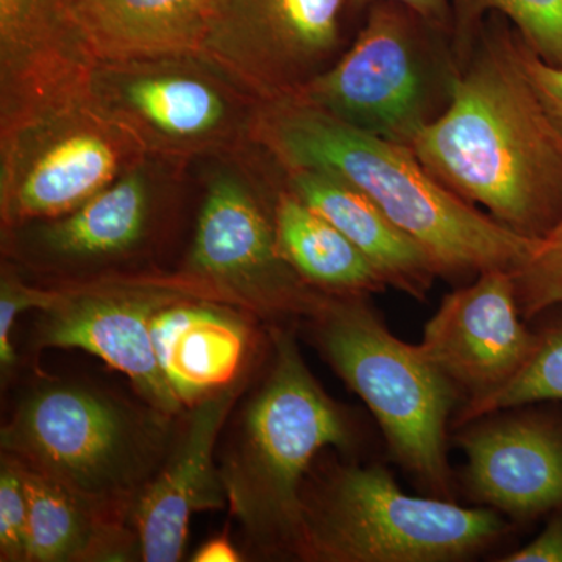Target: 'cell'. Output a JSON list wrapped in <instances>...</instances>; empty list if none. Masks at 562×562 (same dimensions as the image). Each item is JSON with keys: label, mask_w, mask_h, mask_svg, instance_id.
<instances>
[{"label": "cell", "mask_w": 562, "mask_h": 562, "mask_svg": "<svg viewBox=\"0 0 562 562\" xmlns=\"http://www.w3.org/2000/svg\"><path fill=\"white\" fill-rule=\"evenodd\" d=\"M517 35V33H516ZM517 54L532 90L562 140V66L549 65L525 46L517 35Z\"/></svg>", "instance_id": "28"}, {"label": "cell", "mask_w": 562, "mask_h": 562, "mask_svg": "<svg viewBox=\"0 0 562 562\" xmlns=\"http://www.w3.org/2000/svg\"><path fill=\"white\" fill-rule=\"evenodd\" d=\"M450 9L452 46L460 69L492 13L512 22L525 46L541 60L562 66V0H450Z\"/></svg>", "instance_id": "23"}, {"label": "cell", "mask_w": 562, "mask_h": 562, "mask_svg": "<svg viewBox=\"0 0 562 562\" xmlns=\"http://www.w3.org/2000/svg\"><path fill=\"white\" fill-rule=\"evenodd\" d=\"M224 0H76L99 60L201 52Z\"/></svg>", "instance_id": "20"}, {"label": "cell", "mask_w": 562, "mask_h": 562, "mask_svg": "<svg viewBox=\"0 0 562 562\" xmlns=\"http://www.w3.org/2000/svg\"><path fill=\"white\" fill-rule=\"evenodd\" d=\"M277 168V166H276ZM281 183L353 243L387 288L424 301L438 271L419 244L346 180L319 169L277 168Z\"/></svg>", "instance_id": "19"}, {"label": "cell", "mask_w": 562, "mask_h": 562, "mask_svg": "<svg viewBox=\"0 0 562 562\" xmlns=\"http://www.w3.org/2000/svg\"><path fill=\"white\" fill-rule=\"evenodd\" d=\"M255 147L277 168L319 169L364 192L427 251L442 279L513 272L539 241L443 187L406 144L351 127L301 99L262 103Z\"/></svg>", "instance_id": "2"}, {"label": "cell", "mask_w": 562, "mask_h": 562, "mask_svg": "<svg viewBox=\"0 0 562 562\" xmlns=\"http://www.w3.org/2000/svg\"><path fill=\"white\" fill-rule=\"evenodd\" d=\"M272 206L280 254L310 286L327 294L364 297L386 290L382 276L361 250L288 190L280 177Z\"/></svg>", "instance_id": "22"}, {"label": "cell", "mask_w": 562, "mask_h": 562, "mask_svg": "<svg viewBox=\"0 0 562 562\" xmlns=\"http://www.w3.org/2000/svg\"><path fill=\"white\" fill-rule=\"evenodd\" d=\"M171 417L77 382H47L18 403L0 432L3 457L124 522L168 457Z\"/></svg>", "instance_id": "4"}, {"label": "cell", "mask_w": 562, "mask_h": 562, "mask_svg": "<svg viewBox=\"0 0 562 562\" xmlns=\"http://www.w3.org/2000/svg\"><path fill=\"white\" fill-rule=\"evenodd\" d=\"M95 63L76 0H0V133L85 94Z\"/></svg>", "instance_id": "15"}, {"label": "cell", "mask_w": 562, "mask_h": 562, "mask_svg": "<svg viewBox=\"0 0 562 562\" xmlns=\"http://www.w3.org/2000/svg\"><path fill=\"white\" fill-rule=\"evenodd\" d=\"M525 321L562 306V239H539L513 271Z\"/></svg>", "instance_id": "25"}, {"label": "cell", "mask_w": 562, "mask_h": 562, "mask_svg": "<svg viewBox=\"0 0 562 562\" xmlns=\"http://www.w3.org/2000/svg\"><path fill=\"white\" fill-rule=\"evenodd\" d=\"M27 522V495L20 464L3 457L0 465V561H25Z\"/></svg>", "instance_id": "27"}, {"label": "cell", "mask_w": 562, "mask_h": 562, "mask_svg": "<svg viewBox=\"0 0 562 562\" xmlns=\"http://www.w3.org/2000/svg\"><path fill=\"white\" fill-rule=\"evenodd\" d=\"M458 74L452 33L401 2L379 0L338 60L294 99L412 146L449 105Z\"/></svg>", "instance_id": "8"}, {"label": "cell", "mask_w": 562, "mask_h": 562, "mask_svg": "<svg viewBox=\"0 0 562 562\" xmlns=\"http://www.w3.org/2000/svg\"><path fill=\"white\" fill-rule=\"evenodd\" d=\"M57 288V299L40 312L36 324L35 342L41 349L88 351L124 373L150 408L171 419L180 416L184 406L161 371L151 322L183 299H224L181 271L105 273Z\"/></svg>", "instance_id": "11"}, {"label": "cell", "mask_w": 562, "mask_h": 562, "mask_svg": "<svg viewBox=\"0 0 562 562\" xmlns=\"http://www.w3.org/2000/svg\"><path fill=\"white\" fill-rule=\"evenodd\" d=\"M244 157V155H243ZM222 158L205 177V192L181 272L231 305L265 319H306L327 292L310 286L280 254L273 222V188Z\"/></svg>", "instance_id": "9"}, {"label": "cell", "mask_w": 562, "mask_h": 562, "mask_svg": "<svg viewBox=\"0 0 562 562\" xmlns=\"http://www.w3.org/2000/svg\"><path fill=\"white\" fill-rule=\"evenodd\" d=\"M546 239H562V220L560 224L557 225V228Z\"/></svg>", "instance_id": "32"}, {"label": "cell", "mask_w": 562, "mask_h": 562, "mask_svg": "<svg viewBox=\"0 0 562 562\" xmlns=\"http://www.w3.org/2000/svg\"><path fill=\"white\" fill-rule=\"evenodd\" d=\"M409 147L443 187L509 231L546 239L562 220V140L502 16L484 22L449 105Z\"/></svg>", "instance_id": "1"}, {"label": "cell", "mask_w": 562, "mask_h": 562, "mask_svg": "<svg viewBox=\"0 0 562 562\" xmlns=\"http://www.w3.org/2000/svg\"><path fill=\"white\" fill-rule=\"evenodd\" d=\"M172 162L146 157L79 209L3 232L18 260L40 271L101 268L132 257L161 216L162 179Z\"/></svg>", "instance_id": "13"}, {"label": "cell", "mask_w": 562, "mask_h": 562, "mask_svg": "<svg viewBox=\"0 0 562 562\" xmlns=\"http://www.w3.org/2000/svg\"><path fill=\"white\" fill-rule=\"evenodd\" d=\"M502 532L490 508L406 494L382 465H336L310 494L303 491L290 552L316 562H449Z\"/></svg>", "instance_id": "6"}, {"label": "cell", "mask_w": 562, "mask_h": 562, "mask_svg": "<svg viewBox=\"0 0 562 562\" xmlns=\"http://www.w3.org/2000/svg\"><path fill=\"white\" fill-rule=\"evenodd\" d=\"M379 0H351L355 7H369ZM403 5L417 11L422 18L430 21L431 24L438 25L443 31L452 33V9H450V0H394Z\"/></svg>", "instance_id": "30"}, {"label": "cell", "mask_w": 562, "mask_h": 562, "mask_svg": "<svg viewBox=\"0 0 562 562\" xmlns=\"http://www.w3.org/2000/svg\"><path fill=\"white\" fill-rule=\"evenodd\" d=\"M20 468L29 505L25 561H127L131 547L138 550V539L127 535L120 520L109 519L46 476Z\"/></svg>", "instance_id": "21"}, {"label": "cell", "mask_w": 562, "mask_h": 562, "mask_svg": "<svg viewBox=\"0 0 562 562\" xmlns=\"http://www.w3.org/2000/svg\"><path fill=\"white\" fill-rule=\"evenodd\" d=\"M243 308L214 299H183L151 322L155 353L184 408L238 379L251 349L250 322Z\"/></svg>", "instance_id": "18"}, {"label": "cell", "mask_w": 562, "mask_h": 562, "mask_svg": "<svg viewBox=\"0 0 562 562\" xmlns=\"http://www.w3.org/2000/svg\"><path fill=\"white\" fill-rule=\"evenodd\" d=\"M536 342L538 333L520 313L513 272L492 269L442 299L419 346L469 403L505 386Z\"/></svg>", "instance_id": "14"}, {"label": "cell", "mask_w": 562, "mask_h": 562, "mask_svg": "<svg viewBox=\"0 0 562 562\" xmlns=\"http://www.w3.org/2000/svg\"><path fill=\"white\" fill-rule=\"evenodd\" d=\"M536 333L538 342L524 368L501 390L480 401L464 403L457 416L458 425L506 409L562 403V319Z\"/></svg>", "instance_id": "24"}, {"label": "cell", "mask_w": 562, "mask_h": 562, "mask_svg": "<svg viewBox=\"0 0 562 562\" xmlns=\"http://www.w3.org/2000/svg\"><path fill=\"white\" fill-rule=\"evenodd\" d=\"M268 375L239 414L220 468L233 516L262 549H291L314 458L353 441L346 413L314 379L294 336L271 333Z\"/></svg>", "instance_id": "3"}, {"label": "cell", "mask_w": 562, "mask_h": 562, "mask_svg": "<svg viewBox=\"0 0 562 562\" xmlns=\"http://www.w3.org/2000/svg\"><path fill=\"white\" fill-rule=\"evenodd\" d=\"M192 561L195 562H238L243 561L241 553L236 550L227 535L216 536L203 543L201 549L194 553Z\"/></svg>", "instance_id": "31"}, {"label": "cell", "mask_w": 562, "mask_h": 562, "mask_svg": "<svg viewBox=\"0 0 562 562\" xmlns=\"http://www.w3.org/2000/svg\"><path fill=\"white\" fill-rule=\"evenodd\" d=\"M321 353L366 403L392 457L435 497H452L447 422L457 387L420 349L392 335L364 295H325L305 319Z\"/></svg>", "instance_id": "5"}, {"label": "cell", "mask_w": 562, "mask_h": 562, "mask_svg": "<svg viewBox=\"0 0 562 562\" xmlns=\"http://www.w3.org/2000/svg\"><path fill=\"white\" fill-rule=\"evenodd\" d=\"M503 562H562V508L550 514L546 528L531 542L502 558Z\"/></svg>", "instance_id": "29"}, {"label": "cell", "mask_w": 562, "mask_h": 562, "mask_svg": "<svg viewBox=\"0 0 562 562\" xmlns=\"http://www.w3.org/2000/svg\"><path fill=\"white\" fill-rule=\"evenodd\" d=\"M244 382L239 375L188 408L168 457L136 498L128 517L140 560L180 561L192 514L224 508L228 502L214 453Z\"/></svg>", "instance_id": "16"}, {"label": "cell", "mask_w": 562, "mask_h": 562, "mask_svg": "<svg viewBox=\"0 0 562 562\" xmlns=\"http://www.w3.org/2000/svg\"><path fill=\"white\" fill-rule=\"evenodd\" d=\"M88 98L146 157L179 166L257 149L265 103L201 52L99 60Z\"/></svg>", "instance_id": "7"}, {"label": "cell", "mask_w": 562, "mask_h": 562, "mask_svg": "<svg viewBox=\"0 0 562 562\" xmlns=\"http://www.w3.org/2000/svg\"><path fill=\"white\" fill-rule=\"evenodd\" d=\"M351 0H224L201 54L261 102L295 98L349 44Z\"/></svg>", "instance_id": "12"}, {"label": "cell", "mask_w": 562, "mask_h": 562, "mask_svg": "<svg viewBox=\"0 0 562 562\" xmlns=\"http://www.w3.org/2000/svg\"><path fill=\"white\" fill-rule=\"evenodd\" d=\"M143 158L88 91L0 133L2 232L79 209Z\"/></svg>", "instance_id": "10"}, {"label": "cell", "mask_w": 562, "mask_h": 562, "mask_svg": "<svg viewBox=\"0 0 562 562\" xmlns=\"http://www.w3.org/2000/svg\"><path fill=\"white\" fill-rule=\"evenodd\" d=\"M58 295V288H41L21 279L11 266H3L0 276V368L9 372L16 364L13 331L18 317L27 310L49 308Z\"/></svg>", "instance_id": "26"}, {"label": "cell", "mask_w": 562, "mask_h": 562, "mask_svg": "<svg viewBox=\"0 0 562 562\" xmlns=\"http://www.w3.org/2000/svg\"><path fill=\"white\" fill-rule=\"evenodd\" d=\"M522 408L469 422L457 443L473 498L528 522L562 508V417Z\"/></svg>", "instance_id": "17"}]
</instances>
